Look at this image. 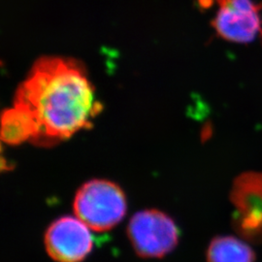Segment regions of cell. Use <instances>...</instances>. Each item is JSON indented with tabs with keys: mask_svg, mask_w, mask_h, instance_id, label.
<instances>
[{
	"mask_svg": "<svg viewBox=\"0 0 262 262\" xmlns=\"http://www.w3.org/2000/svg\"><path fill=\"white\" fill-rule=\"evenodd\" d=\"M15 103L26 108L37 126L36 142L70 138L91 126L100 112L83 66L74 59L42 57L17 91Z\"/></svg>",
	"mask_w": 262,
	"mask_h": 262,
	"instance_id": "cell-1",
	"label": "cell"
},
{
	"mask_svg": "<svg viewBox=\"0 0 262 262\" xmlns=\"http://www.w3.org/2000/svg\"><path fill=\"white\" fill-rule=\"evenodd\" d=\"M77 217L96 232L112 229L126 213L122 188L110 181L93 180L79 188L74 199Z\"/></svg>",
	"mask_w": 262,
	"mask_h": 262,
	"instance_id": "cell-2",
	"label": "cell"
},
{
	"mask_svg": "<svg viewBox=\"0 0 262 262\" xmlns=\"http://www.w3.org/2000/svg\"><path fill=\"white\" fill-rule=\"evenodd\" d=\"M127 235L135 253L144 258L163 257L179 242L178 226L159 210L136 213L127 225Z\"/></svg>",
	"mask_w": 262,
	"mask_h": 262,
	"instance_id": "cell-3",
	"label": "cell"
},
{
	"mask_svg": "<svg viewBox=\"0 0 262 262\" xmlns=\"http://www.w3.org/2000/svg\"><path fill=\"white\" fill-rule=\"evenodd\" d=\"M212 26L226 41L248 44L262 35V3L254 0H216Z\"/></svg>",
	"mask_w": 262,
	"mask_h": 262,
	"instance_id": "cell-4",
	"label": "cell"
},
{
	"mask_svg": "<svg viewBox=\"0 0 262 262\" xmlns=\"http://www.w3.org/2000/svg\"><path fill=\"white\" fill-rule=\"evenodd\" d=\"M91 228L79 217L64 215L49 225L44 243L56 262H81L93 251Z\"/></svg>",
	"mask_w": 262,
	"mask_h": 262,
	"instance_id": "cell-5",
	"label": "cell"
},
{
	"mask_svg": "<svg viewBox=\"0 0 262 262\" xmlns=\"http://www.w3.org/2000/svg\"><path fill=\"white\" fill-rule=\"evenodd\" d=\"M1 139L10 145H17L27 140H35L37 126L26 108L14 103L13 108L2 115Z\"/></svg>",
	"mask_w": 262,
	"mask_h": 262,
	"instance_id": "cell-6",
	"label": "cell"
},
{
	"mask_svg": "<svg viewBox=\"0 0 262 262\" xmlns=\"http://www.w3.org/2000/svg\"><path fill=\"white\" fill-rule=\"evenodd\" d=\"M253 249L233 236H217L207 250L208 262H254Z\"/></svg>",
	"mask_w": 262,
	"mask_h": 262,
	"instance_id": "cell-7",
	"label": "cell"
},
{
	"mask_svg": "<svg viewBox=\"0 0 262 262\" xmlns=\"http://www.w3.org/2000/svg\"><path fill=\"white\" fill-rule=\"evenodd\" d=\"M215 0H197V3L201 9L207 10L213 6Z\"/></svg>",
	"mask_w": 262,
	"mask_h": 262,
	"instance_id": "cell-8",
	"label": "cell"
}]
</instances>
